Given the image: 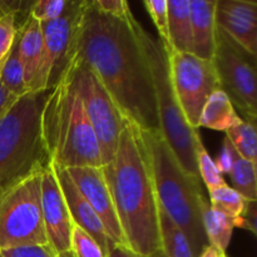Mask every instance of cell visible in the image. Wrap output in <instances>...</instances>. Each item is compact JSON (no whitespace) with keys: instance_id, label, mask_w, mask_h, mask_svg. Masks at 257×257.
Returning a JSON list of instances; mask_svg holds the SVG:
<instances>
[{"instance_id":"cell-39","label":"cell","mask_w":257,"mask_h":257,"mask_svg":"<svg viewBox=\"0 0 257 257\" xmlns=\"http://www.w3.org/2000/svg\"><path fill=\"white\" fill-rule=\"evenodd\" d=\"M58 257H74V255H73L72 251H68V252L60 253V255H58Z\"/></svg>"},{"instance_id":"cell-31","label":"cell","mask_w":257,"mask_h":257,"mask_svg":"<svg viewBox=\"0 0 257 257\" xmlns=\"http://www.w3.org/2000/svg\"><path fill=\"white\" fill-rule=\"evenodd\" d=\"M0 257H58L49 245H29L0 250Z\"/></svg>"},{"instance_id":"cell-7","label":"cell","mask_w":257,"mask_h":257,"mask_svg":"<svg viewBox=\"0 0 257 257\" xmlns=\"http://www.w3.org/2000/svg\"><path fill=\"white\" fill-rule=\"evenodd\" d=\"M42 172L37 171L0 192V250L48 245L42 215Z\"/></svg>"},{"instance_id":"cell-27","label":"cell","mask_w":257,"mask_h":257,"mask_svg":"<svg viewBox=\"0 0 257 257\" xmlns=\"http://www.w3.org/2000/svg\"><path fill=\"white\" fill-rule=\"evenodd\" d=\"M146 10L150 14L158 34L160 42L166 52H170V39H168V0H145Z\"/></svg>"},{"instance_id":"cell-23","label":"cell","mask_w":257,"mask_h":257,"mask_svg":"<svg viewBox=\"0 0 257 257\" xmlns=\"http://www.w3.org/2000/svg\"><path fill=\"white\" fill-rule=\"evenodd\" d=\"M226 137L230 140L238 156L255 162L257 160V131L256 120L242 119L238 124L226 131Z\"/></svg>"},{"instance_id":"cell-28","label":"cell","mask_w":257,"mask_h":257,"mask_svg":"<svg viewBox=\"0 0 257 257\" xmlns=\"http://www.w3.org/2000/svg\"><path fill=\"white\" fill-rule=\"evenodd\" d=\"M70 251L74 257H107L97 241L78 226H73Z\"/></svg>"},{"instance_id":"cell-19","label":"cell","mask_w":257,"mask_h":257,"mask_svg":"<svg viewBox=\"0 0 257 257\" xmlns=\"http://www.w3.org/2000/svg\"><path fill=\"white\" fill-rule=\"evenodd\" d=\"M168 39L171 50L192 53L190 0H168Z\"/></svg>"},{"instance_id":"cell-1","label":"cell","mask_w":257,"mask_h":257,"mask_svg":"<svg viewBox=\"0 0 257 257\" xmlns=\"http://www.w3.org/2000/svg\"><path fill=\"white\" fill-rule=\"evenodd\" d=\"M135 15L113 18L83 0L73 45L127 119L143 131L160 130L152 75L133 27Z\"/></svg>"},{"instance_id":"cell-9","label":"cell","mask_w":257,"mask_h":257,"mask_svg":"<svg viewBox=\"0 0 257 257\" xmlns=\"http://www.w3.org/2000/svg\"><path fill=\"white\" fill-rule=\"evenodd\" d=\"M212 64L221 90L227 94L245 119L257 118L256 57L216 27Z\"/></svg>"},{"instance_id":"cell-33","label":"cell","mask_w":257,"mask_h":257,"mask_svg":"<svg viewBox=\"0 0 257 257\" xmlns=\"http://www.w3.org/2000/svg\"><path fill=\"white\" fill-rule=\"evenodd\" d=\"M237 156L238 153L236 152L232 143L230 142V140H228L227 137H225V140H223V143H222V148H221L220 156H218L217 160L215 161L216 166H217L221 175H223V173H227L228 175V173H230L231 168H232Z\"/></svg>"},{"instance_id":"cell-8","label":"cell","mask_w":257,"mask_h":257,"mask_svg":"<svg viewBox=\"0 0 257 257\" xmlns=\"http://www.w3.org/2000/svg\"><path fill=\"white\" fill-rule=\"evenodd\" d=\"M64 73L72 78L98 140L103 166L107 165L114 156L127 118L120 112L97 74L83 60L73 57Z\"/></svg>"},{"instance_id":"cell-21","label":"cell","mask_w":257,"mask_h":257,"mask_svg":"<svg viewBox=\"0 0 257 257\" xmlns=\"http://www.w3.org/2000/svg\"><path fill=\"white\" fill-rule=\"evenodd\" d=\"M202 223L208 245L226 252L232 237L233 228L236 227V218L227 217L207 203L203 208Z\"/></svg>"},{"instance_id":"cell-41","label":"cell","mask_w":257,"mask_h":257,"mask_svg":"<svg viewBox=\"0 0 257 257\" xmlns=\"http://www.w3.org/2000/svg\"><path fill=\"white\" fill-rule=\"evenodd\" d=\"M5 59H7V58H5ZM5 59H4V60H3V62H0V74H2V68H3V64H4Z\"/></svg>"},{"instance_id":"cell-30","label":"cell","mask_w":257,"mask_h":257,"mask_svg":"<svg viewBox=\"0 0 257 257\" xmlns=\"http://www.w3.org/2000/svg\"><path fill=\"white\" fill-rule=\"evenodd\" d=\"M19 29L17 23V14H12L0 22V62L7 58L13 42Z\"/></svg>"},{"instance_id":"cell-25","label":"cell","mask_w":257,"mask_h":257,"mask_svg":"<svg viewBox=\"0 0 257 257\" xmlns=\"http://www.w3.org/2000/svg\"><path fill=\"white\" fill-rule=\"evenodd\" d=\"M245 198L226 183L210 191V206L231 218H238L246 203Z\"/></svg>"},{"instance_id":"cell-17","label":"cell","mask_w":257,"mask_h":257,"mask_svg":"<svg viewBox=\"0 0 257 257\" xmlns=\"http://www.w3.org/2000/svg\"><path fill=\"white\" fill-rule=\"evenodd\" d=\"M216 0H190L192 54L212 60L216 43Z\"/></svg>"},{"instance_id":"cell-14","label":"cell","mask_w":257,"mask_h":257,"mask_svg":"<svg viewBox=\"0 0 257 257\" xmlns=\"http://www.w3.org/2000/svg\"><path fill=\"white\" fill-rule=\"evenodd\" d=\"M216 27L250 54L257 55V3L253 0H216Z\"/></svg>"},{"instance_id":"cell-32","label":"cell","mask_w":257,"mask_h":257,"mask_svg":"<svg viewBox=\"0 0 257 257\" xmlns=\"http://www.w3.org/2000/svg\"><path fill=\"white\" fill-rule=\"evenodd\" d=\"M90 4L102 14L113 18H125L132 13L130 3L125 0H90Z\"/></svg>"},{"instance_id":"cell-37","label":"cell","mask_w":257,"mask_h":257,"mask_svg":"<svg viewBox=\"0 0 257 257\" xmlns=\"http://www.w3.org/2000/svg\"><path fill=\"white\" fill-rule=\"evenodd\" d=\"M107 257H142L133 252L128 246L125 245H117V243H109L108 247Z\"/></svg>"},{"instance_id":"cell-12","label":"cell","mask_w":257,"mask_h":257,"mask_svg":"<svg viewBox=\"0 0 257 257\" xmlns=\"http://www.w3.org/2000/svg\"><path fill=\"white\" fill-rule=\"evenodd\" d=\"M42 215L48 245L57 255L70 251L73 223L52 163L42 172Z\"/></svg>"},{"instance_id":"cell-24","label":"cell","mask_w":257,"mask_h":257,"mask_svg":"<svg viewBox=\"0 0 257 257\" xmlns=\"http://www.w3.org/2000/svg\"><path fill=\"white\" fill-rule=\"evenodd\" d=\"M230 177L232 181V188L237 191L245 200H257V180H256V163L237 156L232 168L230 171Z\"/></svg>"},{"instance_id":"cell-38","label":"cell","mask_w":257,"mask_h":257,"mask_svg":"<svg viewBox=\"0 0 257 257\" xmlns=\"http://www.w3.org/2000/svg\"><path fill=\"white\" fill-rule=\"evenodd\" d=\"M198 257H227L226 252L221 251L220 248L215 247L212 245H207L202 250V252L198 255Z\"/></svg>"},{"instance_id":"cell-18","label":"cell","mask_w":257,"mask_h":257,"mask_svg":"<svg viewBox=\"0 0 257 257\" xmlns=\"http://www.w3.org/2000/svg\"><path fill=\"white\" fill-rule=\"evenodd\" d=\"M242 118L236 113L235 107L230 98L223 90L218 89L213 92L203 105L201 113L198 128L206 127L213 131L226 132L233 125L238 124Z\"/></svg>"},{"instance_id":"cell-26","label":"cell","mask_w":257,"mask_h":257,"mask_svg":"<svg viewBox=\"0 0 257 257\" xmlns=\"http://www.w3.org/2000/svg\"><path fill=\"white\" fill-rule=\"evenodd\" d=\"M196 162H197L200 180L203 181L205 186L207 187L208 192L215 190V188L226 185L225 180H223V176L218 171L215 161L212 160V157L206 151L201 138L196 143Z\"/></svg>"},{"instance_id":"cell-16","label":"cell","mask_w":257,"mask_h":257,"mask_svg":"<svg viewBox=\"0 0 257 257\" xmlns=\"http://www.w3.org/2000/svg\"><path fill=\"white\" fill-rule=\"evenodd\" d=\"M52 166L55 176H57L58 182H59L60 190H62L63 196H64L65 203H67L68 211H69L73 223L82 228V230H84L87 233H89L107 255L110 241L108 238L107 233H105L102 221L99 220L97 213L92 210L89 203L85 201L82 193L79 192L77 186L74 185V182L70 178L67 168L60 167V166L54 165V163H52Z\"/></svg>"},{"instance_id":"cell-22","label":"cell","mask_w":257,"mask_h":257,"mask_svg":"<svg viewBox=\"0 0 257 257\" xmlns=\"http://www.w3.org/2000/svg\"><path fill=\"white\" fill-rule=\"evenodd\" d=\"M0 82L5 88L15 97L20 98L28 94L27 87L24 82V73H23L22 60L19 55V29L17 30V35L13 42L12 48L7 55L0 74Z\"/></svg>"},{"instance_id":"cell-13","label":"cell","mask_w":257,"mask_h":257,"mask_svg":"<svg viewBox=\"0 0 257 257\" xmlns=\"http://www.w3.org/2000/svg\"><path fill=\"white\" fill-rule=\"evenodd\" d=\"M67 171L83 197L102 221L110 242L125 245L102 167H73L67 168Z\"/></svg>"},{"instance_id":"cell-6","label":"cell","mask_w":257,"mask_h":257,"mask_svg":"<svg viewBox=\"0 0 257 257\" xmlns=\"http://www.w3.org/2000/svg\"><path fill=\"white\" fill-rule=\"evenodd\" d=\"M133 27L152 75L160 132L183 171L200 180L196 162V143L201 136L198 130L188 125L178 105L171 83L167 53L160 40L150 34L136 18Z\"/></svg>"},{"instance_id":"cell-29","label":"cell","mask_w":257,"mask_h":257,"mask_svg":"<svg viewBox=\"0 0 257 257\" xmlns=\"http://www.w3.org/2000/svg\"><path fill=\"white\" fill-rule=\"evenodd\" d=\"M69 0H37L30 7L29 15L39 23H48L58 19L67 10Z\"/></svg>"},{"instance_id":"cell-40","label":"cell","mask_w":257,"mask_h":257,"mask_svg":"<svg viewBox=\"0 0 257 257\" xmlns=\"http://www.w3.org/2000/svg\"><path fill=\"white\" fill-rule=\"evenodd\" d=\"M147 257H165V255L162 253V251H157V252L152 253V255L147 256Z\"/></svg>"},{"instance_id":"cell-4","label":"cell","mask_w":257,"mask_h":257,"mask_svg":"<svg viewBox=\"0 0 257 257\" xmlns=\"http://www.w3.org/2000/svg\"><path fill=\"white\" fill-rule=\"evenodd\" d=\"M142 135L158 203L183 231L193 253L198 257L208 245L202 223L203 208L208 202L203 196L201 181L183 171L160 130H142Z\"/></svg>"},{"instance_id":"cell-20","label":"cell","mask_w":257,"mask_h":257,"mask_svg":"<svg viewBox=\"0 0 257 257\" xmlns=\"http://www.w3.org/2000/svg\"><path fill=\"white\" fill-rule=\"evenodd\" d=\"M161 251L165 257H196L183 231L158 203Z\"/></svg>"},{"instance_id":"cell-36","label":"cell","mask_w":257,"mask_h":257,"mask_svg":"<svg viewBox=\"0 0 257 257\" xmlns=\"http://www.w3.org/2000/svg\"><path fill=\"white\" fill-rule=\"evenodd\" d=\"M18 99H19V98L15 97L13 93H10L9 90L3 85V83L0 82V119L12 109L13 105L17 103Z\"/></svg>"},{"instance_id":"cell-11","label":"cell","mask_w":257,"mask_h":257,"mask_svg":"<svg viewBox=\"0 0 257 257\" xmlns=\"http://www.w3.org/2000/svg\"><path fill=\"white\" fill-rule=\"evenodd\" d=\"M82 3L69 0L67 10L58 19L40 23L45 54V70L48 75V90L59 83L72 60L73 45L79 22Z\"/></svg>"},{"instance_id":"cell-3","label":"cell","mask_w":257,"mask_h":257,"mask_svg":"<svg viewBox=\"0 0 257 257\" xmlns=\"http://www.w3.org/2000/svg\"><path fill=\"white\" fill-rule=\"evenodd\" d=\"M40 131L50 162L64 168L102 167L100 150L69 74L48 92Z\"/></svg>"},{"instance_id":"cell-15","label":"cell","mask_w":257,"mask_h":257,"mask_svg":"<svg viewBox=\"0 0 257 257\" xmlns=\"http://www.w3.org/2000/svg\"><path fill=\"white\" fill-rule=\"evenodd\" d=\"M19 55L28 93L48 92V75L40 23L29 15L19 28Z\"/></svg>"},{"instance_id":"cell-5","label":"cell","mask_w":257,"mask_h":257,"mask_svg":"<svg viewBox=\"0 0 257 257\" xmlns=\"http://www.w3.org/2000/svg\"><path fill=\"white\" fill-rule=\"evenodd\" d=\"M48 92L23 95L0 119V192L50 163L40 131Z\"/></svg>"},{"instance_id":"cell-10","label":"cell","mask_w":257,"mask_h":257,"mask_svg":"<svg viewBox=\"0 0 257 257\" xmlns=\"http://www.w3.org/2000/svg\"><path fill=\"white\" fill-rule=\"evenodd\" d=\"M166 53L171 83L178 105L188 125L198 130L203 105L213 92L221 89L212 62L201 59L192 53L175 50Z\"/></svg>"},{"instance_id":"cell-42","label":"cell","mask_w":257,"mask_h":257,"mask_svg":"<svg viewBox=\"0 0 257 257\" xmlns=\"http://www.w3.org/2000/svg\"><path fill=\"white\" fill-rule=\"evenodd\" d=\"M227 257H228V256H227Z\"/></svg>"},{"instance_id":"cell-2","label":"cell","mask_w":257,"mask_h":257,"mask_svg":"<svg viewBox=\"0 0 257 257\" xmlns=\"http://www.w3.org/2000/svg\"><path fill=\"white\" fill-rule=\"evenodd\" d=\"M125 245L142 257L161 251L158 198L142 130L127 119L112 161L102 166Z\"/></svg>"},{"instance_id":"cell-35","label":"cell","mask_w":257,"mask_h":257,"mask_svg":"<svg viewBox=\"0 0 257 257\" xmlns=\"http://www.w3.org/2000/svg\"><path fill=\"white\" fill-rule=\"evenodd\" d=\"M238 227L246 228L256 235V201H246L242 213L238 218Z\"/></svg>"},{"instance_id":"cell-34","label":"cell","mask_w":257,"mask_h":257,"mask_svg":"<svg viewBox=\"0 0 257 257\" xmlns=\"http://www.w3.org/2000/svg\"><path fill=\"white\" fill-rule=\"evenodd\" d=\"M33 2H23V0H0V22L12 14L19 17L20 13L29 15L30 7Z\"/></svg>"}]
</instances>
